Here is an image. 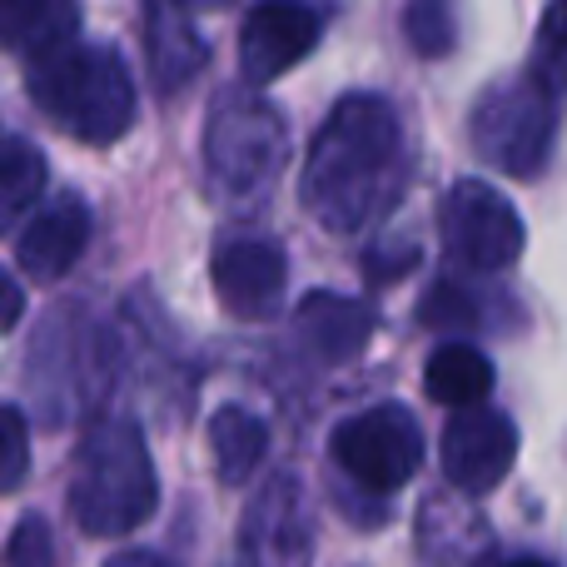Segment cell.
<instances>
[{"mask_svg": "<svg viewBox=\"0 0 567 567\" xmlns=\"http://www.w3.org/2000/svg\"><path fill=\"white\" fill-rule=\"evenodd\" d=\"M399 165V120L379 95H343L303 159L299 195L323 229H359Z\"/></svg>", "mask_w": 567, "mask_h": 567, "instance_id": "cell-1", "label": "cell"}, {"mask_svg": "<svg viewBox=\"0 0 567 567\" xmlns=\"http://www.w3.org/2000/svg\"><path fill=\"white\" fill-rule=\"evenodd\" d=\"M159 508V478L145 433L130 419H100L70 473V518L90 538H125Z\"/></svg>", "mask_w": 567, "mask_h": 567, "instance_id": "cell-2", "label": "cell"}, {"mask_svg": "<svg viewBox=\"0 0 567 567\" xmlns=\"http://www.w3.org/2000/svg\"><path fill=\"white\" fill-rule=\"evenodd\" d=\"M30 100L55 120L65 135L85 145H110L135 125V80L110 45H60L55 55L35 60Z\"/></svg>", "mask_w": 567, "mask_h": 567, "instance_id": "cell-3", "label": "cell"}, {"mask_svg": "<svg viewBox=\"0 0 567 567\" xmlns=\"http://www.w3.org/2000/svg\"><path fill=\"white\" fill-rule=\"evenodd\" d=\"M284 155H289V135L269 100H259L255 90H225L215 100L205 130V169L219 199L265 195L279 179Z\"/></svg>", "mask_w": 567, "mask_h": 567, "instance_id": "cell-4", "label": "cell"}, {"mask_svg": "<svg viewBox=\"0 0 567 567\" xmlns=\"http://www.w3.org/2000/svg\"><path fill=\"white\" fill-rule=\"evenodd\" d=\"M553 135H558V105H553V90L543 80H503V85H488L468 120L473 155L483 165L503 169V175H518V179H533L548 165Z\"/></svg>", "mask_w": 567, "mask_h": 567, "instance_id": "cell-5", "label": "cell"}, {"mask_svg": "<svg viewBox=\"0 0 567 567\" xmlns=\"http://www.w3.org/2000/svg\"><path fill=\"white\" fill-rule=\"evenodd\" d=\"M329 453L353 483L369 493H393L419 473L423 463V429L403 403H379L369 413H353L333 429Z\"/></svg>", "mask_w": 567, "mask_h": 567, "instance_id": "cell-6", "label": "cell"}, {"mask_svg": "<svg viewBox=\"0 0 567 567\" xmlns=\"http://www.w3.org/2000/svg\"><path fill=\"white\" fill-rule=\"evenodd\" d=\"M443 239H449V255L468 269H508L523 255V219L513 209L508 195H498L483 179H458V185L443 195L439 209Z\"/></svg>", "mask_w": 567, "mask_h": 567, "instance_id": "cell-7", "label": "cell"}, {"mask_svg": "<svg viewBox=\"0 0 567 567\" xmlns=\"http://www.w3.org/2000/svg\"><path fill=\"white\" fill-rule=\"evenodd\" d=\"M518 463V429L508 413L483 409V403H463L453 409L449 429H443V473L453 488L463 493H488L503 483Z\"/></svg>", "mask_w": 567, "mask_h": 567, "instance_id": "cell-8", "label": "cell"}, {"mask_svg": "<svg viewBox=\"0 0 567 567\" xmlns=\"http://www.w3.org/2000/svg\"><path fill=\"white\" fill-rule=\"evenodd\" d=\"M215 293L235 319H269L284 303V284H289V265L275 239L259 235H229L215 245Z\"/></svg>", "mask_w": 567, "mask_h": 567, "instance_id": "cell-9", "label": "cell"}, {"mask_svg": "<svg viewBox=\"0 0 567 567\" xmlns=\"http://www.w3.org/2000/svg\"><path fill=\"white\" fill-rule=\"evenodd\" d=\"M323 35L319 10L299 6V0H259L239 25V65L245 80L269 85L284 70H293Z\"/></svg>", "mask_w": 567, "mask_h": 567, "instance_id": "cell-10", "label": "cell"}, {"mask_svg": "<svg viewBox=\"0 0 567 567\" xmlns=\"http://www.w3.org/2000/svg\"><path fill=\"white\" fill-rule=\"evenodd\" d=\"M90 245V209L80 195H60L40 209L25 225L16 245V259L35 284H55L75 269V259L85 255Z\"/></svg>", "mask_w": 567, "mask_h": 567, "instance_id": "cell-11", "label": "cell"}, {"mask_svg": "<svg viewBox=\"0 0 567 567\" xmlns=\"http://www.w3.org/2000/svg\"><path fill=\"white\" fill-rule=\"evenodd\" d=\"M145 55H150V75H155L159 95H175L189 80L205 70L209 45L195 30V20L185 16L179 0H150L145 16Z\"/></svg>", "mask_w": 567, "mask_h": 567, "instance_id": "cell-12", "label": "cell"}, {"mask_svg": "<svg viewBox=\"0 0 567 567\" xmlns=\"http://www.w3.org/2000/svg\"><path fill=\"white\" fill-rule=\"evenodd\" d=\"M245 558H303L309 538H303V498H299V478L279 473L265 493L255 498L245 518Z\"/></svg>", "mask_w": 567, "mask_h": 567, "instance_id": "cell-13", "label": "cell"}, {"mask_svg": "<svg viewBox=\"0 0 567 567\" xmlns=\"http://www.w3.org/2000/svg\"><path fill=\"white\" fill-rule=\"evenodd\" d=\"M80 35V0H0V45L45 60Z\"/></svg>", "mask_w": 567, "mask_h": 567, "instance_id": "cell-14", "label": "cell"}, {"mask_svg": "<svg viewBox=\"0 0 567 567\" xmlns=\"http://www.w3.org/2000/svg\"><path fill=\"white\" fill-rule=\"evenodd\" d=\"M299 333L319 359H353L373 333V309L343 293H309L299 303Z\"/></svg>", "mask_w": 567, "mask_h": 567, "instance_id": "cell-15", "label": "cell"}, {"mask_svg": "<svg viewBox=\"0 0 567 567\" xmlns=\"http://www.w3.org/2000/svg\"><path fill=\"white\" fill-rule=\"evenodd\" d=\"M209 449H215V473L225 488H239V483L255 478V468L265 463L269 449V423L255 419L239 403H225V409L209 419Z\"/></svg>", "mask_w": 567, "mask_h": 567, "instance_id": "cell-16", "label": "cell"}, {"mask_svg": "<svg viewBox=\"0 0 567 567\" xmlns=\"http://www.w3.org/2000/svg\"><path fill=\"white\" fill-rule=\"evenodd\" d=\"M423 389L433 403H449V409L483 403L493 389V363L473 343H439L423 363Z\"/></svg>", "mask_w": 567, "mask_h": 567, "instance_id": "cell-17", "label": "cell"}, {"mask_svg": "<svg viewBox=\"0 0 567 567\" xmlns=\"http://www.w3.org/2000/svg\"><path fill=\"white\" fill-rule=\"evenodd\" d=\"M45 195V155L30 140H0V235L16 229Z\"/></svg>", "mask_w": 567, "mask_h": 567, "instance_id": "cell-18", "label": "cell"}, {"mask_svg": "<svg viewBox=\"0 0 567 567\" xmlns=\"http://www.w3.org/2000/svg\"><path fill=\"white\" fill-rule=\"evenodd\" d=\"M403 35H409V45L419 50L423 60L449 55L453 40H458L453 6L449 0H409V10H403Z\"/></svg>", "mask_w": 567, "mask_h": 567, "instance_id": "cell-19", "label": "cell"}, {"mask_svg": "<svg viewBox=\"0 0 567 567\" xmlns=\"http://www.w3.org/2000/svg\"><path fill=\"white\" fill-rule=\"evenodd\" d=\"M538 80L567 95V0H553L538 25Z\"/></svg>", "mask_w": 567, "mask_h": 567, "instance_id": "cell-20", "label": "cell"}, {"mask_svg": "<svg viewBox=\"0 0 567 567\" xmlns=\"http://www.w3.org/2000/svg\"><path fill=\"white\" fill-rule=\"evenodd\" d=\"M30 473V429L25 413L0 403V493H16Z\"/></svg>", "mask_w": 567, "mask_h": 567, "instance_id": "cell-21", "label": "cell"}, {"mask_svg": "<svg viewBox=\"0 0 567 567\" xmlns=\"http://www.w3.org/2000/svg\"><path fill=\"white\" fill-rule=\"evenodd\" d=\"M419 319L429 329H463V323H473V303L463 299L458 284H433L429 299L419 303Z\"/></svg>", "mask_w": 567, "mask_h": 567, "instance_id": "cell-22", "label": "cell"}, {"mask_svg": "<svg viewBox=\"0 0 567 567\" xmlns=\"http://www.w3.org/2000/svg\"><path fill=\"white\" fill-rule=\"evenodd\" d=\"M6 563H16V567H50L55 563V543H50L45 523L20 518V528L10 533V543H6Z\"/></svg>", "mask_w": 567, "mask_h": 567, "instance_id": "cell-23", "label": "cell"}, {"mask_svg": "<svg viewBox=\"0 0 567 567\" xmlns=\"http://www.w3.org/2000/svg\"><path fill=\"white\" fill-rule=\"evenodd\" d=\"M413 265H419V249L399 245V255H393V259H379V255L363 259V275H369V279H393V275H403V269H413Z\"/></svg>", "mask_w": 567, "mask_h": 567, "instance_id": "cell-24", "label": "cell"}, {"mask_svg": "<svg viewBox=\"0 0 567 567\" xmlns=\"http://www.w3.org/2000/svg\"><path fill=\"white\" fill-rule=\"evenodd\" d=\"M20 313H25V293H20V284L0 269V333H10L20 323Z\"/></svg>", "mask_w": 567, "mask_h": 567, "instance_id": "cell-25", "label": "cell"}, {"mask_svg": "<svg viewBox=\"0 0 567 567\" xmlns=\"http://www.w3.org/2000/svg\"><path fill=\"white\" fill-rule=\"evenodd\" d=\"M179 6H225V0H179Z\"/></svg>", "mask_w": 567, "mask_h": 567, "instance_id": "cell-26", "label": "cell"}]
</instances>
